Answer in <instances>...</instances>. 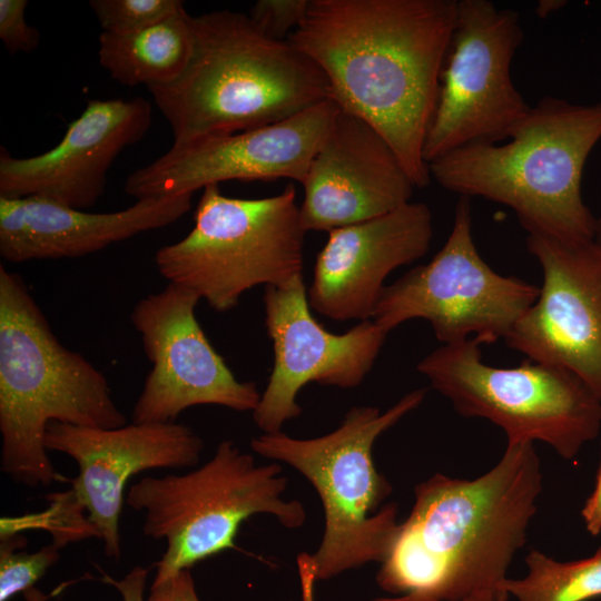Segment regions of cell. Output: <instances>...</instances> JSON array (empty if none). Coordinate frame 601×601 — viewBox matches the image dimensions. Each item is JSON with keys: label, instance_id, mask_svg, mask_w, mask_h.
Segmentation results:
<instances>
[{"label": "cell", "instance_id": "d6986e66", "mask_svg": "<svg viewBox=\"0 0 601 601\" xmlns=\"http://www.w3.org/2000/svg\"><path fill=\"white\" fill-rule=\"evenodd\" d=\"M432 215L410 201L383 216L328 231L307 289L311 308L333 321H368L396 268L423 257Z\"/></svg>", "mask_w": 601, "mask_h": 601}, {"label": "cell", "instance_id": "8fae6325", "mask_svg": "<svg viewBox=\"0 0 601 601\" xmlns=\"http://www.w3.org/2000/svg\"><path fill=\"white\" fill-rule=\"evenodd\" d=\"M524 38L519 13L490 0H457L451 45L440 78L423 158L428 165L456 149L509 139L531 107L511 78Z\"/></svg>", "mask_w": 601, "mask_h": 601}, {"label": "cell", "instance_id": "f546056e", "mask_svg": "<svg viewBox=\"0 0 601 601\" xmlns=\"http://www.w3.org/2000/svg\"><path fill=\"white\" fill-rule=\"evenodd\" d=\"M297 569L300 583L302 601H315V583L317 582L312 556L308 553H300L297 556Z\"/></svg>", "mask_w": 601, "mask_h": 601}, {"label": "cell", "instance_id": "1f68e13d", "mask_svg": "<svg viewBox=\"0 0 601 601\" xmlns=\"http://www.w3.org/2000/svg\"><path fill=\"white\" fill-rule=\"evenodd\" d=\"M372 601H436V600L421 595V594H416V593H405L397 597L378 598Z\"/></svg>", "mask_w": 601, "mask_h": 601}, {"label": "cell", "instance_id": "4fadbf2b", "mask_svg": "<svg viewBox=\"0 0 601 601\" xmlns=\"http://www.w3.org/2000/svg\"><path fill=\"white\" fill-rule=\"evenodd\" d=\"M341 108L326 99L267 126L173 145L152 162L129 174L125 191L139 199L194 194L228 180L303 184L311 162Z\"/></svg>", "mask_w": 601, "mask_h": 601}, {"label": "cell", "instance_id": "3957f363", "mask_svg": "<svg viewBox=\"0 0 601 601\" xmlns=\"http://www.w3.org/2000/svg\"><path fill=\"white\" fill-rule=\"evenodd\" d=\"M191 28L185 70L148 87L170 125L173 145L275 124L329 99L318 66L288 41L264 36L247 13L191 16Z\"/></svg>", "mask_w": 601, "mask_h": 601}, {"label": "cell", "instance_id": "9a60e30c", "mask_svg": "<svg viewBox=\"0 0 601 601\" xmlns=\"http://www.w3.org/2000/svg\"><path fill=\"white\" fill-rule=\"evenodd\" d=\"M543 272L535 303L505 337L529 359L579 376L601 402V247L529 233Z\"/></svg>", "mask_w": 601, "mask_h": 601}, {"label": "cell", "instance_id": "ffe728a7", "mask_svg": "<svg viewBox=\"0 0 601 601\" xmlns=\"http://www.w3.org/2000/svg\"><path fill=\"white\" fill-rule=\"evenodd\" d=\"M193 194L136 200L90 213L41 197L0 198V255L11 263L80 257L144 231L166 227L191 207Z\"/></svg>", "mask_w": 601, "mask_h": 601}, {"label": "cell", "instance_id": "e0dca14e", "mask_svg": "<svg viewBox=\"0 0 601 601\" xmlns=\"http://www.w3.org/2000/svg\"><path fill=\"white\" fill-rule=\"evenodd\" d=\"M151 105L132 99H91L50 150L27 158L0 148V198L41 197L77 209L102 196L118 155L147 134Z\"/></svg>", "mask_w": 601, "mask_h": 601}, {"label": "cell", "instance_id": "52a82bcc", "mask_svg": "<svg viewBox=\"0 0 601 601\" xmlns=\"http://www.w3.org/2000/svg\"><path fill=\"white\" fill-rule=\"evenodd\" d=\"M286 486L277 463L257 465L230 440L221 441L196 470L145 476L132 484L126 503L144 513V534L166 541L152 582L235 549L242 523L253 515L270 514L287 529L302 526L305 509L297 500L283 499Z\"/></svg>", "mask_w": 601, "mask_h": 601}, {"label": "cell", "instance_id": "484cf974", "mask_svg": "<svg viewBox=\"0 0 601 601\" xmlns=\"http://www.w3.org/2000/svg\"><path fill=\"white\" fill-rule=\"evenodd\" d=\"M26 0H0V39L9 53L31 52L40 42V32L26 20Z\"/></svg>", "mask_w": 601, "mask_h": 601}, {"label": "cell", "instance_id": "9c48e42d", "mask_svg": "<svg viewBox=\"0 0 601 601\" xmlns=\"http://www.w3.org/2000/svg\"><path fill=\"white\" fill-rule=\"evenodd\" d=\"M479 337L443 344L417 371L464 417L501 427L506 444L541 441L564 460L574 459L601 430V402L574 373L523 361L494 367L482 361Z\"/></svg>", "mask_w": 601, "mask_h": 601}, {"label": "cell", "instance_id": "277c9868", "mask_svg": "<svg viewBox=\"0 0 601 601\" xmlns=\"http://www.w3.org/2000/svg\"><path fill=\"white\" fill-rule=\"evenodd\" d=\"M52 422L115 428L127 418L105 375L59 342L21 276L0 265V469L12 481L65 480L45 445Z\"/></svg>", "mask_w": 601, "mask_h": 601}, {"label": "cell", "instance_id": "44dd1931", "mask_svg": "<svg viewBox=\"0 0 601 601\" xmlns=\"http://www.w3.org/2000/svg\"><path fill=\"white\" fill-rule=\"evenodd\" d=\"M193 46L191 16L184 8L132 33L100 32L98 59L120 85L148 88L179 77L190 59Z\"/></svg>", "mask_w": 601, "mask_h": 601}, {"label": "cell", "instance_id": "7402d4cb", "mask_svg": "<svg viewBox=\"0 0 601 601\" xmlns=\"http://www.w3.org/2000/svg\"><path fill=\"white\" fill-rule=\"evenodd\" d=\"M528 573L508 578L504 589L516 601H589L601 597V546L589 558L561 562L539 550L525 558Z\"/></svg>", "mask_w": 601, "mask_h": 601}, {"label": "cell", "instance_id": "7a4b0ae2", "mask_svg": "<svg viewBox=\"0 0 601 601\" xmlns=\"http://www.w3.org/2000/svg\"><path fill=\"white\" fill-rule=\"evenodd\" d=\"M542 492L532 442L506 444L500 461L472 480L436 473L414 489V504L376 574L393 594L436 601H506L515 553Z\"/></svg>", "mask_w": 601, "mask_h": 601}, {"label": "cell", "instance_id": "4dcf8cb0", "mask_svg": "<svg viewBox=\"0 0 601 601\" xmlns=\"http://www.w3.org/2000/svg\"><path fill=\"white\" fill-rule=\"evenodd\" d=\"M566 2L561 0H543L536 7V13L540 18H545L555 10H559Z\"/></svg>", "mask_w": 601, "mask_h": 601}, {"label": "cell", "instance_id": "f1b7e54d", "mask_svg": "<svg viewBox=\"0 0 601 601\" xmlns=\"http://www.w3.org/2000/svg\"><path fill=\"white\" fill-rule=\"evenodd\" d=\"M581 515L588 532L593 536L599 535L601 533V457L594 490L587 499Z\"/></svg>", "mask_w": 601, "mask_h": 601}, {"label": "cell", "instance_id": "2e32d148", "mask_svg": "<svg viewBox=\"0 0 601 601\" xmlns=\"http://www.w3.org/2000/svg\"><path fill=\"white\" fill-rule=\"evenodd\" d=\"M45 445L78 464L70 490L87 511L105 554L117 561L124 493L130 477L147 470L195 466L204 449L189 426L176 422H132L115 428L52 422Z\"/></svg>", "mask_w": 601, "mask_h": 601}, {"label": "cell", "instance_id": "30bf717a", "mask_svg": "<svg viewBox=\"0 0 601 601\" xmlns=\"http://www.w3.org/2000/svg\"><path fill=\"white\" fill-rule=\"evenodd\" d=\"M539 295L538 286L500 275L483 260L472 235L471 198L460 196L443 247L431 262L385 286L372 321L390 333L422 318L444 344L471 335L491 344L505 339Z\"/></svg>", "mask_w": 601, "mask_h": 601}, {"label": "cell", "instance_id": "ba28073f", "mask_svg": "<svg viewBox=\"0 0 601 601\" xmlns=\"http://www.w3.org/2000/svg\"><path fill=\"white\" fill-rule=\"evenodd\" d=\"M201 190L193 229L155 254L169 284L227 312L255 286L283 285L303 275L306 231L293 184L254 199L225 196L219 185Z\"/></svg>", "mask_w": 601, "mask_h": 601}, {"label": "cell", "instance_id": "7c38bea8", "mask_svg": "<svg viewBox=\"0 0 601 601\" xmlns=\"http://www.w3.org/2000/svg\"><path fill=\"white\" fill-rule=\"evenodd\" d=\"M199 297L169 284L137 302L130 319L152 367L134 410L132 422H175L196 405L254 411L262 394L236 378L196 318Z\"/></svg>", "mask_w": 601, "mask_h": 601}, {"label": "cell", "instance_id": "4316f807", "mask_svg": "<svg viewBox=\"0 0 601 601\" xmlns=\"http://www.w3.org/2000/svg\"><path fill=\"white\" fill-rule=\"evenodd\" d=\"M148 601H200L190 569H184L150 585Z\"/></svg>", "mask_w": 601, "mask_h": 601}, {"label": "cell", "instance_id": "8992f818", "mask_svg": "<svg viewBox=\"0 0 601 601\" xmlns=\"http://www.w3.org/2000/svg\"><path fill=\"white\" fill-rule=\"evenodd\" d=\"M425 395L426 390H414L385 412L353 406L336 430L318 437L295 439L280 431L252 440L255 453L290 465L319 495L324 533L311 554L317 581L386 559L400 525L398 508L382 505L392 485L375 467L373 446Z\"/></svg>", "mask_w": 601, "mask_h": 601}, {"label": "cell", "instance_id": "603a6c76", "mask_svg": "<svg viewBox=\"0 0 601 601\" xmlns=\"http://www.w3.org/2000/svg\"><path fill=\"white\" fill-rule=\"evenodd\" d=\"M28 541L19 533L0 536V601H9L33 588L60 559L55 543L27 552Z\"/></svg>", "mask_w": 601, "mask_h": 601}, {"label": "cell", "instance_id": "d4e9b609", "mask_svg": "<svg viewBox=\"0 0 601 601\" xmlns=\"http://www.w3.org/2000/svg\"><path fill=\"white\" fill-rule=\"evenodd\" d=\"M309 0H258L247 13L252 23L264 36L287 41L300 26Z\"/></svg>", "mask_w": 601, "mask_h": 601}, {"label": "cell", "instance_id": "5bb4252c", "mask_svg": "<svg viewBox=\"0 0 601 601\" xmlns=\"http://www.w3.org/2000/svg\"><path fill=\"white\" fill-rule=\"evenodd\" d=\"M263 300L274 365L253 418L264 433H276L300 415L296 398L306 384L358 386L388 332L371 319L343 334L326 331L311 313L303 275L266 286Z\"/></svg>", "mask_w": 601, "mask_h": 601}, {"label": "cell", "instance_id": "d6a6232c", "mask_svg": "<svg viewBox=\"0 0 601 601\" xmlns=\"http://www.w3.org/2000/svg\"><path fill=\"white\" fill-rule=\"evenodd\" d=\"M594 243L601 247V216L595 219Z\"/></svg>", "mask_w": 601, "mask_h": 601}, {"label": "cell", "instance_id": "6da1fadb", "mask_svg": "<svg viewBox=\"0 0 601 601\" xmlns=\"http://www.w3.org/2000/svg\"><path fill=\"white\" fill-rule=\"evenodd\" d=\"M457 0H309L287 41L312 59L341 110L373 126L415 187L431 180L423 147Z\"/></svg>", "mask_w": 601, "mask_h": 601}, {"label": "cell", "instance_id": "5b68a950", "mask_svg": "<svg viewBox=\"0 0 601 601\" xmlns=\"http://www.w3.org/2000/svg\"><path fill=\"white\" fill-rule=\"evenodd\" d=\"M601 139V102L545 97L503 145L477 144L428 164L431 177L460 196L513 209L529 233L563 243L594 242L595 219L581 196L585 161Z\"/></svg>", "mask_w": 601, "mask_h": 601}, {"label": "cell", "instance_id": "cb8c5ba5", "mask_svg": "<svg viewBox=\"0 0 601 601\" xmlns=\"http://www.w3.org/2000/svg\"><path fill=\"white\" fill-rule=\"evenodd\" d=\"M101 32L128 35L164 19L185 8L180 0H90Z\"/></svg>", "mask_w": 601, "mask_h": 601}, {"label": "cell", "instance_id": "83f0119b", "mask_svg": "<svg viewBox=\"0 0 601 601\" xmlns=\"http://www.w3.org/2000/svg\"><path fill=\"white\" fill-rule=\"evenodd\" d=\"M148 572V569L137 565L121 580L106 577L105 581L112 584L119 591L124 601H148L145 598ZM23 594L27 601H47V595L36 588L29 589Z\"/></svg>", "mask_w": 601, "mask_h": 601}, {"label": "cell", "instance_id": "ac0fdd59", "mask_svg": "<svg viewBox=\"0 0 601 601\" xmlns=\"http://www.w3.org/2000/svg\"><path fill=\"white\" fill-rule=\"evenodd\" d=\"M305 231H329L388 214L411 201L414 183L386 139L341 110L302 184Z\"/></svg>", "mask_w": 601, "mask_h": 601}]
</instances>
